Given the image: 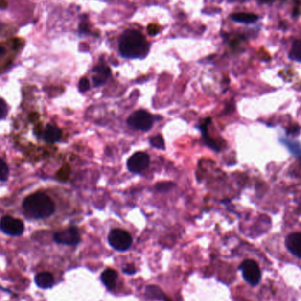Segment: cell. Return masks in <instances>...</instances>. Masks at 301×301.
Returning a JSON list of instances; mask_svg holds the SVG:
<instances>
[{"label":"cell","instance_id":"obj_1","mask_svg":"<svg viewBox=\"0 0 301 301\" xmlns=\"http://www.w3.org/2000/svg\"><path fill=\"white\" fill-rule=\"evenodd\" d=\"M118 45L119 51L125 58H143L148 54V43L139 31H124L119 38Z\"/></svg>","mask_w":301,"mask_h":301},{"label":"cell","instance_id":"obj_2","mask_svg":"<svg viewBox=\"0 0 301 301\" xmlns=\"http://www.w3.org/2000/svg\"><path fill=\"white\" fill-rule=\"evenodd\" d=\"M23 209L26 216L35 219L48 218L55 212V203L45 193L36 192L23 201Z\"/></svg>","mask_w":301,"mask_h":301},{"label":"cell","instance_id":"obj_3","mask_svg":"<svg viewBox=\"0 0 301 301\" xmlns=\"http://www.w3.org/2000/svg\"><path fill=\"white\" fill-rule=\"evenodd\" d=\"M153 116L144 110L136 111L127 119L128 125L138 131H149L153 127Z\"/></svg>","mask_w":301,"mask_h":301},{"label":"cell","instance_id":"obj_4","mask_svg":"<svg viewBox=\"0 0 301 301\" xmlns=\"http://www.w3.org/2000/svg\"><path fill=\"white\" fill-rule=\"evenodd\" d=\"M109 243L117 251H126L132 244V237L122 229H114L109 233Z\"/></svg>","mask_w":301,"mask_h":301},{"label":"cell","instance_id":"obj_5","mask_svg":"<svg viewBox=\"0 0 301 301\" xmlns=\"http://www.w3.org/2000/svg\"><path fill=\"white\" fill-rule=\"evenodd\" d=\"M240 271H242V276L246 282H248L251 285H257L261 278L262 273L259 268L257 262L254 260H245L244 262L240 264Z\"/></svg>","mask_w":301,"mask_h":301},{"label":"cell","instance_id":"obj_6","mask_svg":"<svg viewBox=\"0 0 301 301\" xmlns=\"http://www.w3.org/2000/svg\"><path fill=\"white\" fill-rule=\"evenodd\" d=\"M0 230L7 235L16 237L23 234L25 227L21 219L4 216L0 221Z\"/></svg>","mask_w":301,"mask_h":301},{"label":"cell","instance_id":"obj_7","mask_svg":"<svg viewBox=\"0 0 301 301\" xmlns=\"http://www.w3.org/2000/svg\"><path fill=\"white\" fill-rule=\"evenodd\" d=\"M53 238L58 244L67 246H76L80 241L79 230L76 227H70L64 231L56 232Z\"/></svg>","mask_w":301,"mask_h":301},{"label":"cell","instance_id":"obj_8","mask_svg":"<svg viewBox=\"0 0 301 301\" xmlns=\"http://www.w3.org/2000/svg\"><path fill=\"white\" fill-rule=\"evenodd\" d=\"M149 162H150V159H149L148 155L145 153L139 152V153L133 154L128 160L127 166H128V169L132 173L139 174L142 171L145 170L148 167Z\"/></svg>","mask_w":301,"mask_h":301},{"label":"cell","instance_id":"obj_9","mask_svg":"<svg viewBox=\"0 0 301 301\" xmlns=\"http://www.w3.org/2000/svg\"><path fill=\"white\" fill-rule=\"evenodd\" d=\"M285 247L294 256L301 259V233L294 232L289 234L285 239Z\"/></svg>","mask_w":301,"mask_h":301},{"label":"cell","instance_id":"obj_10","mask_svg":"<svg viewBox=\"0 0 301 301\" xmlns=\"http://www.w3.org/2000/svg\"><path fill=\"white\" fill-rule=\"evenodd\" d=\"M111 74V70L104 65L96 66L93 69V82L95 87H100L106 83Z\"/></svg>","mask_w":301,"mask_h":301},{"label":"cell","instance_id":"obj_11","mask_svg":"<svg viewBox=\"0 0 301 301\" xmlns=\"http://www.w3.org/2000/svg\"><path fill=\"white\" fill-rule=\"evenodd\" d=\"M35 283L37 287L43 290L52 288L55 284V278L49 272H40L35 277Z\"/></svg>","mask_w":301,"mask_h":301},{"label":"cell","instance_id":"obj_12","mask_svg":"<svg viewBox=\"0 0 301 301\" xmlns=\"http://www.w3.org/2000/svg\"><path fill=\"white\" fill-rule=\"evenodd\" d=\"M61 130L58 127L51 125V124L47 125L44 134H43V139L49 144L57 143L59 140L61 139Z\"/></svg>","mask_w":301,"mask_h":301},{"label":"cell","instance_id":"obj_13","mask_svg":"<svg viewBox=\"0 0 301 301\" xmlns=\"http://www.w3.org/2000/svg\"><path fill=\"white\" fill-rule=\"evenodd\" d=\"M117 278L118 274L116 271H114L112 269H108V270L103 271V273L101 274V277H100V279L107 288L109 290H112V289L115 288V286L116 284Z\"/></svg>","mask_w":301,"mask_h":301},{"label":"cell","instance_id":"obj_14","mask_svg":"<svg viewBox=\"0 0 301 301\" xmlns=\"http://www.w3.org/2000/svg\"><path fill=\"white\" fill-rule=\"evenodd\" d=\"M232 20L236 22L244 23V24H250L254 22H257L258 17L256 14L250 13H237L232 14L231 16Z\"/></svg>","mask_w":301,"mask_h":301},{"label":"cell","instance_id":"obj_15","mask_svg":"<svg viewBox=\"0 0 301 301\" xmlns=\"http://www.w3.org/2000/svg\"><path fill=\"white\" fill-rule=\"evenodd\" d=\"M280 142L285 145L294 156L301 157V144L299 142L293 141L288 139H281Z\"/></svg>","mask_w":301,"mask_h":301},{"label":"cell","instance_id":"obj_16","mask_svg":"<svg viewBox=\"0 0 301 301\" xmlns=\"http://www.w3.org/2000/svg\"><path fill=\"white\" fill-rule=\"evenodd\" d=\"M145 294L150 299L159 300V301H166L165 293L162 292V289L155 285H150L145 291Z\"/></svg>","mask_w":301,"mask_h":301},{"label":"cell","instance_id":"obj_17","mask_svg":"<svg viewBox=\"0 0 301 301\" xmlns=\"http://www.w3.org/2000/svg\"><path fill=\"white\" fill-rule=\"evenodd\" d=\"M289 57L293 61L301 63V40H296L293 42L289 53Z\"/></svg>","mask_w":301,"mask_h":301},{"label":"cell","instance_id":"obj_18","mask_svg":"<svg viewBox=\"0 0 301 301\" xmlns=\"http://www.w3.org/2000/svg\"><path fill=\"white\" fill-rule=\"evenodd\" d=\"M150 144L155 148L164 150L165 149V142L161 135L154 136L150 139Z\"/></svg>","mask_w":301,"mask_h":301},{"label":"cell","instance_id":"obj_19","mask_svg":"<svg viewBox=\"0 0 301 301\" xmlns=\"http://www.w3.org/2000/svg\"><path fill=\"white\" fill-rule=\"evenodd\" d=\"M9 177V167L7 164L0 159V182L7 181Z\"/></svg>","mask_w":301,"mask_h":301},{"label":"cell","instance_id":"obj_20","mask_svg":"<svg viewBox=\"0 0 301 301\" xmlns=\"http://www.w3.org/2000/svg\"><path fill=\"white\" fill-rule=\"evenodd\" d=\"M8 113V106L3 99L0 98V120L4 119Z\"/></svg>","mask_w":301,"mask_h":301},{"label":"cell","instance_id":"obj_21","mask_svg":"<svg viewBox=\"0 0 301 301\" xmlns=\"http://www.w3.org/2000/svg\"><path fill=\"white\" fill-rule=\"evenodd\" d=\"M89 88H90V82L87 78H82L79 80V89L80 92H87Z\"/></svg>","mask_w":301,"mask_h":301},{"label":"cell","instance_id":"obj_22","mask_svg":"<svg viewBox=\"0 0 301 301\" xmlns=\"http://www.w3.org/2000/svg\"><path fill=\"white\" fill-rule=\"evenodd\" d=\"M300 131H301L300 127L298 125H293V126L289 127L286 132L288 135L296 136L300 133Z\"/></svg>","mask_w":301,"mask_h":301},{"label":"cell","instance_id":"obj_23","mask_svg":"<svg viewBox=\"0 0 301 301\" xmlns=\"http://www.w3.org/2000/svg\"><path fill=\"white\" fill-rule=\"evenodd\" d=\"M147 31H148L149 35H155L160 31V28L156 24H151L149 25Z\"/></svg>","mask_w":301,"mask_h":301},{"label":"cell","instance_id":"obj_24","mask_svg":"<svg viewBox=\"0 0 301 301\" xmlns=\"http://www.w3.org/2000/svg\"><path fill=\"white\" fill-rule=\"evenodd\" d=\"M123 272L126 273L128 275H133L136 272L135 267L133 265H127L124 269H123Z\"/></svg>","mask_w":301,"mask_h":301},{"label":"cell","instance_id":"obj_25","mask_svg":"<svg viewBox=\"0 0 301 301\" xmlns=\"http://www.w3.org/2000/svg\"><path fill=\"white\" fill-rule=\"evenodd\" d=\"M171 187H172V184H166V183H165V184H159V185H157V188L158 189H159V190H160V191L168 190L169 188H171Z\"/></svg>","mask_w":301,"mask_h":301},{"label":"cell","instance_id":"obj_26","mask_svg":"<svg viewBox=\"0 0 301 301\" xmlns=\"http://www.w3.org/2000/svg\"><path fill=\"white\" fill-rule=\"evenodd\" d=\"M8 3L6 0H0V9H5L7 7Z\"/></svg>","mask_w":301,"mask_h":301},{"label":"cell","instance_id":"obj_27","mask_svg":"<svg viewBox=\"0 0 301 301\" xmlns=\"http://www.w3.org/2000/svg\"><path fill=\"white\" fill-rule=\"evenodd\" d=\"M20 44H21V43H20V40L19 39L14 40V41H13V48H18V47L20 46Z\"/></svg>","mask_w":301,"mask_h":301},{"label":"cell","instance_id":"obj_28","mask_svg":"<svg viewBox=\"0 0 301 301\" xmlns=\"http://www.w3.org/2000/svg\"><path fill=\"white\" fill-rule=\"evenodd\" d=\"M4 52H5V49H4L2 46H0V57H1V56H3Z\"/></svg>","mask_w":301,"mask_h":301}]
</instances>
